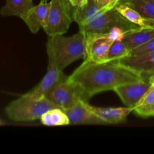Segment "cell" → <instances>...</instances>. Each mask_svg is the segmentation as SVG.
Returning a JSON list of instances; mask_svg holds the SVG:
<instances>
[{
	"label": "cell",
	"mask_w": 154,
	"mask_h": 154,
	"mask_svg": "<svg viewBox=\"0 0 154 154\" xmlns=\"http://www.w3.org/2000/svg\"><path fill=\"white\" fill-rule=\"evenodd\" d=\"M154 38V28H141L126 32L123 41L129 50L141 46Z\"/></svg>",
	"instance_id": "14"
},
{
	"label": "cell",
	"mask_w": 154,
	"mask_h": 154,
	"mask_svg": "<svg viewBox=\"0 0 154 154\" xmlns=\"http://www.w3.org/2000/svg\"><path fill=\"white\" fill-rule=\"evenodd\" d=\"M121 63L150 76L154 72V51L133 57H127L120 60Z\"/></svg>",
	"instance_id": "13"
},
{
	"label": "cell",
	"mask_w": 154,
	"mask_h": 154,
	"mask_svg": "<svg viewBox=\"0 0 154 154\" xmlns=\"http://www.w3.org/2000/svg\"><path fill=\"white\" fill-rule=\"evenodd\" d=\"M74 21L78 23L79 31L85 33H107L114 26H120L126 32L141 29L125 18L115 8L105 11L95 0H88L84 7L74 8Z\"/></svg>",
	"instance_id": "2"
},
{
	"label": "cell",
	"mask_w": 154,
	"mask_h": 154,
	"mask_svg": "<svg viewBox=\"0 0 154 154\" xmlns=\"http://www.w3.org/2000/svg\"><path fill=\"white\" fill-rule=\"evenodd\" d=\"M150 86L149 81L142 80L117 86L113 90L127 108L133 109Z\"/></svg>",
	"instance_id": "9"
},
{
	"label": "cell",
	"mask_w": 154,
	"mask_h": 154,
	"mask_svg": "<svg viewBox=\"0 0 154 154\" xmlns=\"http://www.w3.org/2000/svg\"><path fill=\"white\" fill-rule=\"evenodd\" d=\"M95 2H96V4H97L99 7L102 8H104L106 11L107 7H108V4H109L110 2V0H95Z\"/></svg>",
	"instance_id": "24"
},
{
	"label": "cell",
	"mask_w": 154,
	"mask_h": 154,
	"mask_svg": "<svg viewBox=\"0 0 154 154\" xmlns=\"http://www.w3.org/2000/svg\"><path fill=\"white\" fill-rule=\"evenodd\" d=\"M132 112L143 118L154 117V87L151 85L138 102Z\"/></svg>",
	"instance_id": "17"
},
{
	"label": "cell",
	"mask_w": 154,
	"mask_h": 154,
	"mask_svg": "<svg viewBox=\"0 0 154 154\" xmlns=\"http://www.w3.org/2000/svg\"><path fill=\"white\" fill-rule=\"evenodd\" d=\"M108 33L109 38L113 42L116 41H122L126 34V31L120 26H114Z\"/></svg>",
	"instance_id": "22"
},
{
	"label": "cell",
	"mask_w": 154,
	"mask_h": 154,
	"mask_svg": "<svg viewBox=\"0 0 154 154\" xmlns=\"http://www.w3.org/2000/svg\"><path fill=\"white\" fill-rule=\"evenodd\" d=\"M120 1H121V0H120Z\"/></svg>",
	"instance_id": "29"
},
{
	"label": "cell",
	"mask_w": 154,
	"mask_h": 154,
	"mask_svg": "<svg viewBox=\"0 0 154 154\" xmlns=\"http://www.w3.org/2000/svg\"><path fill=\"white\" fill-rule=\"evenodd\" d=\"M85 35L87 41V57L85 60L95 63L106 62L108 51L113 43L108 33L93 32Z\"/></svg>",
	"instance_id": "7"
},
{
	"label": "cell",
	"mask_w": 154,
	"mask_h": 154,
	"mask_svg": "<svg viewBox=\"0 0 154 154\" xmlns=\"http://www.w3.org/2000/svg\"><path fill=\"white\" fill-rule=\"evenodd\" d=\"M120 0H110V2H109V4H108V7H107L106 11L111 10V9L114 8L117 5V4L120 2Z\"/></svg>",
	"instance_id": "25"
},
{
	"label": "cell",
	"mask_w": 154,
	"mask_h": 154,
	"mask_svg": "<svg viewBox=\"0 0 154 154\" xmlns=\"http://www.w3.org/2000/svg\"><path fill=\"white\" fill-rule=\"evenodd\" d=\"M54 108L58 107L47 97L33 99L23 95L9 103L5 111L12 121L29 122L39 120L45 112Z\"/></svg>",
	"instance_id": "4"
},
{
	"label": "cell",
	"mask_w": 154,
	"mask_h": 154,
	"mask_svg": "<svg viewBox=\"0 0 154 154\" xmlns=\"http://www.w3.org/2000/svg\"><path fill=\"white\" fill-rule=\"evenodd\" d=\"M69 2L74 8H81L85 6L88 0H69Z\"/></svg>",
	"instance_id": "23"
},
{
	"label": "cell",
	"mask_w": 154,
	"mask_h": 154,
	"mask_svg": "<svg viewBox=\"0 0 154 154\" xmlns=\"http://www.w3.org/2000/svg\"><path fill=\"white\" fill-rule=\"evenodd\" d=\"M66 78L67 76L63 74V71L59 69L54 63L48 61V71L41 82L33 90L23 95L33 99L46 97L47 95L55 87V86Z\"/></svg>",
	"instance_id": "8"
},
{
	"label": "cell",
	"mask_w": 154,
	"mask_h": 154,
	"mask_svg": "<svg viewBox=\"0 0 154 154\" xmlns=\"http://www.w3.org/2000/svg\"><path fill=\"white\" fill-rule=\"evenodd\" d=\"M129 50L123 41L114 42L108 51L107 61L122 60L129 57Z\"/></svg>",
	"instance_id": "20"
},
{
	"label": "cell",
	"mask_w": 154,
	"mask_h": 154,
	"mask_svg": "<svg viewBox=\"0 0 154 154\" xmlns=\"http://www.w3.org/2000/svg\"><path fill=\"white\" fill-rule=\"evenodd\" d=\"M70 121L75 125H105L106 123L90 111L81 100L69 109L64 110Z\"/></svg>",
	"instance_id": "11"
},
{
	"label": "cell",
	"mask_w": 154,
	"mask_h": 154,
	"mask_svg": "<svg viewBox=\"0 0 154 154\" xmlns=\"http://www.w3.org/2000/svg\"><path fill=\"white\" fill-rule=\"evenodd\" d=\"M120 2L126 4L145 17L154 20V0H121Z\"/></svg>",
	"instance_id": "19"
},
{
	"label": "cell",
	"mask_w": 154,
	"mask_h": 154,
	"mask_svg": "<svg viewBox=\"0 0 154 154\" xmlns=\"http://www.w3.org/2000/svg\"><path fill=\"white\" fill-rule=\"evenodd\" d=\"M154 51V38L147 42V43L141 45V46L135 48L129 51V57H133V56L141 55V54H146V53L152 52Z\"/></svg>",
	"instance_id": "21"
},
{
	"label": "cell",
	"mask_w": 154,
	"mask_h": 154,
	"mask_svg": "<svg viewBox=\"0 0 154 154\" xmlns=\"http://www.w3.org/2000/svg\"><path fill=\"white\" fill-rule=\"evenodd\" d=\"M2 124H3V122L0 120V125H2Z\"/></svg>",
	"instance_id": "28"
},
{
	"label": "cell",
	"mask_w": 154,
	"mask_h": 154,
	"mask_svg": "<svg viewBox=\"0 0 154 154\" xmlns=\"http://www.w3.org/2000/svg\"><path fill=\"white\" fill-rule=\"evenodd\" d=\"M46 97L58 108L66 110L84 100V91L78 84L67 77L55 86Z\"/></svg>",
	"instance_id": "6"
},
{
	"label": "cell",
	"mask_w": 154,
	"mask_h": 154,
	"mask_svg": "<svg viewBox=\"0 0 154 154\" xmlns=\"http://www.w3.org/2000/svg\"><path fill=\"white\" fill-rule=\"evenodd\" d=\"M84 105L90 111L96 114L98 117L103 120L106 124H117L126 121L128 115L132 112V108L127 107L123 108H99L90 105L84 101Z\"/></svg>",
	"instance_id": "12"
},
{
	"label": "cell",
	"mask_w": 154,
	"mask_h": 154,
	"mask_svg": "<svg viewBox=\"0 0 154 154\" xmlns=\"http://www.w3.org/2000/svg\"><path fill=\"white\" fill-rule=\"evenodd\" d=\"M50 9L51 2H40L38 5H34L21 19L25 22L30 31L35 34L41 28L44 30L46 29Z\"/></svg>",
	"instance_id": "10"
},
{
	"label": "cell",
	"mask_w": 154,
	"mask_h": 154,
	"mask_svg": "<svg viewBox=\"0 0 154 154\" xmlns=\"http://www.w3.org/2000/svg\"><path fill=\"white\" fill-rule=\"evenodd\" d=\"M48 2V0H41L40 2Z\"/></svg>",
	"instance_id": "27"
},
{
	"label": "cell",
	"mask_w": 154,
	"mask_h": 154,
	"mask_svg": "<svg viewBox=\"0 0 154 154\" xmlns=\"http://www.w3.org/2000/svg\"><path fill=\"white\" fill-rule=\"evenodd\" d=\"M84 91V100L87 101L102 92L113 90L117 86L127 83L147 80L142 72L123 64L119 60L95 63L88 60L69 76Z\"/></svg>",
	"instance_id": "1"
},
{
	"label": "cell",
	"mask_w": 154,
	"mask_h": 154,
	"mask_svg": "<svg viewBox=\"0 0 154 154\" xmlns=\"http://www.w3.org/2000/svg\"><path fill=\"white\" fill-rule=\"evenodd\" d=\"M43 125L48 126H67L70 121L67 114L60 108H54L45 112L40 118Z\"/></svg>",
	"instance_id": "18"
},
{
	"label": "cell",
	"mask_w": 154,
	"mask_h": 154,
	"mask_svg": "<svg viewBox=\"0 0 154 154\" xmlns=\"http://www.w3.org/2000/svg\"><path fill=\"white\" fill-rule=\"evenodd\" d=\"M74 7L69 0H51L48 26L45 29L48 36L63 35L74 21Z\"/></svg>",
	"instance_id": "5"
},
{
	"label": "cell",
	"mask_w": 154,
	"mask_h": 154,
	"mask_svg": "<svg viewBox=\"0 0 154 154\" xmlns=\"http://www.w3.org/2000/svg\"><path fill=\"white\" fill-rule=\"evenodd\" d=\"M48 61L54 63L63 71L76 60L87 57L86 35L79 31L72 36L63 35L49 36L47 43Z\"/></svg>",
	"instance_id": "3"
},
{
	"label": "cell",
	"mask_w": 154,
	"mask_h": 154,
	"mask_svg": "<svg viewBox=\"0 0 154 154\" xmlns=\"http://www.w3.org/2000/svg\"><path fill=\"white\" fill-rule=\"evenodd\" d=\"M115 9L125 18L141 28H154V20L145 17L136 10L124 3L119 2Z\"/></svg>",
	"instance_id": "16"
},
{
	"label": "cell",
	"mask_w": 154,
	"mask_h": 154,
	"mask_svg": "<svg viewBox=\"0 0 154 154\" xmlns=\"http://www.w3.org/2000/svg\"><path fill=\"white\" fill-rule=\"evenodd\" d=\"M32 7V0H5V5L0 9V15L22 18Z\"/></svg>",
	"instance_id": "15"
},
{
	"label": "cell",
	"mask_w": 154,
	"mask_h": 154,
	"mask_svg": "<svg viewBox=\"0 0 154 154\" xmlns=\"http://www.w3.org/2000/svg\"><path fill=\"white\" fill-rule=\"evenodd\" d=\"M148 81H149V82H150V84L154 87V72L153 73H152L151 75L149 76Z\"/></svg>",
	"instance_id": "26"
}]
</instances>
